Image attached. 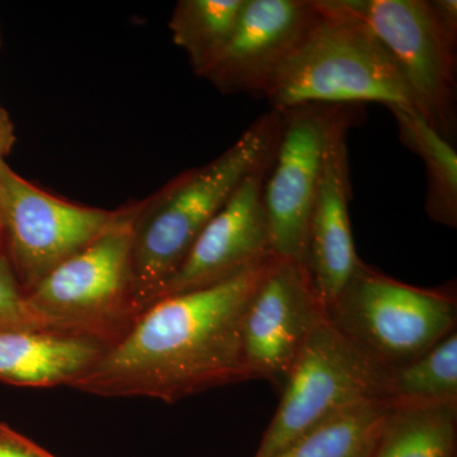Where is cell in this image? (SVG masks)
Returning a JSON list of instances; mask_svg holds the SVG:
<instances>
[{"instance_id":"cell-1","label":"cell","mask_w":457,"mask_h":457,"mask_svg":"<svg viewBox=\"0 0 457 457\" xmlns=\"http://www.w3.org/2000/svg\"><path fill=\"white\" fill-rule=\"evenodd\" d=\"M273 258L218 284L150 303L71 387L104 398L174 403L251 380L243 353V317Z\"/></svg>"},{"instance_id":"cell-2","label":"cell","mask_w":457,"mask_h":457,"mask_svg":"<svg viewBox=\"0 0 457 457\" xmlns=\"http://www.w3.org/2000/svg\"><path fill=\"white\" fill-rule=\"evenodd\" d=\"M282 113L257 120L221 155L185 171L137 206L132 221L131 285L137 318L158 299L213 216L278 137Z\"/></svg>"},{"instance_id":"cell-3","label":"cell","mask_w":457,"mask_h":457,"mask_svg":"<svg viewBox=\"0 0 457 457\" xmlns=\"http://www.w3.org/2000/svg\"><path fill=\"white\" fill-rule=\"evenodd\" d=\"M320 14L260 98L275 111L308 104L376 102L417 112L395 60L375 33L339 0H318Z\"/></svg>"},{"instance_id":"cell-4","label":"cell","mask_w":457,"mask_h":457,"mask_svg":"<svg viewBox=\"0 0 457 457\" xmlns=\"http://www.w3.org/2000/svg\"><path fill=\"white\" fill-rule=\"evenodd\" d=\"M122 210L89 245L60 263L29 293L41 328L114 345L137 319L131 285L132 221Z\"/></svg>"},{"instance_id":"cell-5","label":"cell","mask_w":457,"mask_h":457,"mask_svg":"<svg viewBox=\"0 0 457 457\" xmlns=\"http://www.w3.org/2000/svg\"><path fill=\"white\" fill-rule=\"evenodd\" d=\"M326 315L360 353L387 370L417 359L455 330L457 303L451 290L403 284L362 262Z\"/></svg>"},{"instance_id":"cell-6","label":"cell","mask_w":457,"mask_h":457,"mask_svg":"<svg viewBox=\"0 0 457 457\" xmlns=\"http://www.w3.org/2000/svg\"><path fill=\"white\" fill-rule=\"evenodd\" d=\"M385 378L386 370L366 359L323 319L288 372L278 411L253 457H272L303 432L352 404L386 402Z\"/></svg>"},{"instance_id":"cell-7","label":"cell","mask_w":457,"mask_h":457,"mask_svg":"<svg viewBox=\"0 0 457 457\" xmlns=\"http://www.w3.org/2000/svg\"><path fill=\"white\" fill-rule=\"evenodd\" d=\"M386 47L418 114L453 143L456 135V42L436 22L429 0H339Z\"/></svg>"},{"instance_id":"cell-8","label":"cell","mask_w":457,"mask_h":457,"mask_svg":"<svg viewBox=\"0 0 457 457\" xmlns=\"http://www.w3.org/2000/svg\"><path fill=\"white\" fill-rule=\"evenodd\" d=\"M120 212L68 203L36 187L8 164L0 176V237L25 294L106 230Z\"/></svg>"},{"instance_id":"cell-9","label":"cell","mask_w":457,"mask_h":457,"mask_svg":"<svg viewBox=\"0 0 457 457\" xmlns=\"http://www.w3.org/2000/svg\"><path fill=\"white\" fill-rule=\"evenodd\" d=\"M335 106L279 111L281 128L263 183L270 249L279 260L305 266L306 237Z\"/></svg>"},{"instance_id":"cell-10","label":"cell","mask_w":457,"mask_h":457,"mask_svg":"<svg viewBox=\"0 0 457 457\" xmlns=\"http://www.w3.org/2000/svg\"><path fill=\"white\" fill-rule=\"evenodd\" d=\"M326 311L302 263L273 258L246 303L243 353L251 380L284 385Z\"/></svg>"},{"instance_id":"cell-11","label":"cell","mask_w":457,"mask_h":457,"mask_svg":"<svg viewBox=\"0 0 457 457\" xmlns=\"http://www.w3.org/2000/svg\"><path fill=\"white\" fill-rule=\"evenodd\" d=\"M354 110L352 104H337L333 111L306 237L305 269L326 312L362 264L354 248L348 210L347 132L357 117Z\"/></svg>"},{"instance_id":"cell-12","label":"cell","mask_w":457,"mask_h":457,"mask_svg":"<svg viewBox=\"0 0 457 457\" xmlns=\"http://www.w3.org/2000/svg\"><path fill=\"white\" fill-rule=\"evenodd\" d=\"M319 14L318 0H245L227 46L204 78L221 92L260 98Z\"/></svg>"},{"instance_id":"cell-13","label":"cell","mask_w":457,"mask_h":457,"mask_svg":"<svg viewBox=\"0 0 457 457\" xmlns=\"http://www.w3.org/2000/svg\"><path fill=\"white\" fill-rule=\"evenodd\" d=\"M273 145L204 227L182 266L156 300L218 284L252 264L273 257L263 206L264 177Z\"/></svg>"},{"instance_id":"cell-14","label":"cell","mask_w":457,"mask_h":457,"mask_svg":"<svg viewBox=\"0 0 457 457\" xmlns=\"http://www.w3.org/2000/svg\"><path fill=\"white\" fill-rule=\"evenodd\" d=\"M108 345L40 328L0 330V381L22 387L73 386Z\"/></svg>"},{"instance_id":"cell-15","label":"cell","mask_w":457,"mask_h":457,"mask_svg":"<svg viewBox=\"0 0 457 457\" xmlns=\"http://www.w3.org/2000/svg\"><path fill=\"white\" fill-rule=\"evenodd\" d=\"M457 404H392L371 457H456Z\"/></svg>"},{"instance_id":"cell-16","label":"cell","mask_w":457,"mask_h":457,"mask_svg":"<svg viewBox=\"0 0 457 457\" xmlns=\"http://www.w3.org/2000/svg\"><path fill=\"white\" fill-rule=\"evenodd\" d=\"M384 400H363L303 432L272 457H371L384 418Z\"/></svg>"},{"instance_id":"cell-17","label":"cell","mask_w":457,"mask_h":457,"mask_svg":"<svg viewBox=\"0 0 457 457\" xmlns=\"http://www.w3.org/2000/svg\"><path fill=\"white\" fill-rule=\"evenodd\" d=\"M398 125L399 139L420 156L426 165L428 191L426 212L437 224L457 227V153L449 140L441 137L416 112L389 108Z\"/></svg>"},{"instance_id":"cell-18","label":"cell","mask_w":457,"mask_h":457,"mask_svg":"<svg viewBox=\"0 0 457 457\" xmlns=\"http://www.w3.org/2000/svg\"><path fill=\"white\" fill-rule=\"evenodd\" d=\"M385 400L392 404H457V333L411 362L387 369Z\"/></svg>"},{"instance_id":"cell-19","label":"cell","mask_w":457,"mask_h":457,"mask_svg":"<svg viewBox=\"0 0 457 457\" xmlns=\"http://www.w3.org/2000/svg\"><path fill=\"white\" fill-rule=\"evenodd\" d=\"M245 0H182L170 20L173 40L200 77L227 46Z\"/></svg>"},{"instance_id":"cell-20","label":"cell","mask_w":457,"mask_h":457,"mask_svg":"<svg viewBox=\"0 0 457 457\" xmlns=\"http://www.w3.org/2000/svg\"><path fill=\"white\" fill-rule=\"evenodd\" d=\"M41 328L27 303L23 288L11 264L0 253V330Z\"/></svg>"},{"instance_id":"cell-21","label":"cell","mask_w":457,"mask_h":457,"mask_svg":"<svg viewBox=\"0 0 457 457\" xmlns=\"http://www.w3.org/2000/svg\"><path fill=\"white\" fill-rule=\"evenodd\" d=\"M0 457H56L22 433L0 423Z\"/></svg>"},{"instance_id":"cell-22","label":"cell","mask_w":457,"mask_h":457,"mask_svg":"<svg viewBox=\"0 0 457 457\" xmlns=\"http://www.w3.org/2000/svg\"><path fill=\"white\" fill-rule=\"evenodd\" d=\"M429 7L442 32L457 44L456 0H429Z\"/></svg>"},{"instance_id":"cell-23","label":"cell","mask_w":457,"mask_h":457,"mask_svg":"<svg viewBox=\"0 0 457 457\" xmlns=\"http://www.w3.org/2000/svg\"><path fill=\"white\" fill-rule=\"evenodd\" d=\"M9 141H11V135L8 134L7 128L2 123L0 125V176H2L3 165L5 164L3 155L7 152Z\"/></svg>"},{"instance_id":"cell-24","label":"cell","mask_w":457,"mask_h":457,"mask_svg":"<svg viewBox=\"0 0 457 457\" xmlns=\"http://www.w3.org/2000/svg\"><path fill=\"white\" fill-rule=\"evenodd\" d=\"M0 253H2V237H0Z\"/></svg>"},{"instance_id":"cell-25","label":"cell","mask_w":457,"mask_h":457,"mask_svg":"<svg viewBox=\"0 0 457 457\" xmlns=\"http://www.w3.org/2000/svg\"><path fill=\"white\" fill-rule=\"evenodd\" d=\"M2 123H3V121H2V120H0V125H2Z\"/></svg>"}]
</instances>
